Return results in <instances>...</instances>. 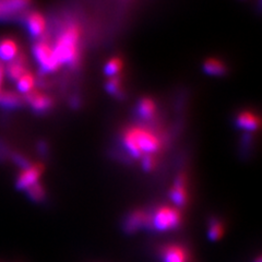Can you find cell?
Wrapping results in <instances>:
<instances>
[{
  "label": "cell",
  "instance_id": "cell-1",
  "mask_svg": "<svg viewBox=\"0 0 262 262\" xmlns=\"http://www.w3.org/2000/svg\"><path fill=\"white\" fill-rule=\"evenodd\" d=\"M124 146L133 158L140 159L144 155H153L161 147L157 134L144 128H131L124 134Z\"/></svg>",
  "mask_w": 262,
  "mask_h": 262
},
{
  "label": "cell",
  "instance_id": "cell-2",
  "mask_svg": "<svg viewBox=\"0 0 262 262\" xmlns=\"http://www.w3.org/2000/svg\"><path fill=\"white\" fill-rule=\"evenodd\" d=\"M80 28L78 24L70 23L64 27L53 47L54 54L59 64L73 66L79 57Z\"/></svg>",
  "mask_w": 262,
  "mask_h": 262
},
{
  "label": "cell",
  "instance_id": "cell-3",
  "mask_svg": "<svg viewBox=\"0 0 262 262\" xmlns=\"http://www.w3.org/2000/svg\"><path fill=\"white\" fill-rule=\"evenodd\" d=\"M182 223V213L179 209L161 207L151 214V228L158 232H168L177 228Z\"/></svg>",
  "mask_w": 262,
  "mask_h": 262
},
{
  "label": "cell",
  "instance_id": "cell-4",
  "mask_svg": "<svg viewBox=\"0 0 262 262\" xmlns=\"http://www.w3.org/2000/svg\"><path fill=\"white\" fill-rule=\"evenodd\" d=\"M33 55H34L40 69L45 72H54L60 67L54 54L53 46L45 39H40L34 44V46H33Z\"/></svg>",
  "mask_w": 262,
  "mask_h": 262
},
{
  "label": "cell",
  "instance_id": "cell-5",
  "mask_svg": "<svg viewBox=\"0 0 262 262\" xmlns=\"http://www.w3.org/2000/svg\"><path fill=\"white\" fill-rule=\"evenodd\" d=\"M124 231L126 234H135L141 228H151V214L141 210H137L131 212L130 214L125 219Z\"/></svg>",
  "mask_w": 262,
  "mask_h": 262
},
{
  "label": "cell",
  "instance_id": "cell-6",
  "mask_svg": "<svg viewBox=\"0 0 262 262\" xmlns=\"http://www.w3.org/2000/svg\"><path fill=\"white\" fill-rule=\"evenodd\" d=\"M43 170L44 167L42 164H34V165L32 164L29 168L23 169L15 182L16 189L26 190L30 186L38 183V179L42 175Z\"/></svg>",
  "mask_w": 262,
  "mask_h": 262
},
{
  "label": "cell",
  "instance_id": "cell-7",
  "mask_svg": "<svg viewBox=\"0 0 262 262\" xmlns=\"http://www.w3.org/2000/svg\"><path fill=\"white\" fill-rule=\"evenodd\" d=\"M32 0H0V20L14 18L31 5Z\"/></svg>",
  "mask_w": 262,
  "mask_h": 262
},
{
  "label": "cell",
  "instance_id": "cell-8",
  "mask_svg": "<svg viewBox=\"0 0 262 262\" xmlns=\"http://www.w3.org/2000/svg\"><path fill=\"white\" fill-rule=\"evenodd\" d=\"M187 182H186V176L184 174L179 175L175 183L173 188L170 190V199L174 202L177 209L183 208L186 206L187 200H188V193H187Z\"/></svg>",
  "mask_w": 262,
  "mask_h": 262
},
{
  "label": "cell",
  "instance_id": "cell-9",
  "mask_svg": "<svg viewBox=\"0 0 262 262\" xmlns=\"http://www.w3.org/2000/svg\"><path fill=\"white\" fill-rule=\"evenodd\" d=\"M26 27L32 37H40L46 30V21L44 15L36 11L30 12L26 18Z\"/></svg>",
  "mask_w": 262,
  "mask_h": 262
},
{
  "label": "cell",
  "instance_id": "cell-10",
  "mask_svg": "<svg viewBox=\"0 0 262 262\" xmlns=\"http://www.w3.org/2000/svg\"><path fill=\"white\" fill-rule=\"evenodd\" d=\"M27 61V56L23 53H19V55L12 61L8 63V66L5 68V75L11 81H16L20 79L24 73L28 72Z\"/></svg>",
  "mask_w": 262,
  "mask_h": 262
},
{
  "label": "cell",
  "instance_id": "cell-11",
  "mask_svg": "<svg viewBox=\"0 0 262 262\" xmlns=\"http://www.w3.org/2000/svg\"><path fill=\"white\" fill-rule=\"evenodd\" d=\"M26 101L31 105L32 110L36 113H44L52 107L53 100L49 96L36 92L33 90L32 92L26 95Z\"/></svg>",
  "mask_w": 262,
  "mask_h": 262
},
{
  "label": "cell",
  "instance_id": "cell-12",
  "mask_svg": "<svg viewBox=\"0 0 262 262\" xmlns=\"http://www.w3.org/2000/svg\"><path fill=\"white\" fill-rule=\"evenodd\" d=\"M161 255L163 262H188V252L182 246H166L163 248Z\"/></svg>",
  "mask_w": 262,
  "mask_h": 262
},
{
  "label": "cell",
  "instance_id": "cell-13",
  "mask_svg": "<svg viewBox=\"0 0 262 262\" xmlns=\"http://www.w3.org/2000/svg\"><path fill=\"white\" fill-rule=\"evenodd\" d=\"M19 55V46L11 38L0 39V62L12 61Z\"/></svg>",
  "mask_w": 262,
  "mask_h": 262
},
{
  "label": "cell",
  "instance_id": "cell-14",
  "mask_svg": "<svg viewBox=\"0 0 262 262\" xmlns=\"http://www.w3.org/2000/svg\"><path fill=\"white\" fill-rule=\"evenodd\" d=\"M23 104V98L20 94L12 91L0 92V107L4 110L11 111L20 107Z\"/></svg>",
  "mask_w": 262,
  "mask_h": 262
},
{
  "label": "cell",
  "instance_id": "cell-15",
  "mask_svg": "<svg viewBox=\"0 0 262 262\" xmlns=\"http://www.w3.org/2000/svg\"><path fill=\"white\" fill-rule=\"evenodd\" d=\"M236 125L241 129L248 130V131H255L258 129L260 125L259 118L249 112H244L237 116Z\"/></svg>",
  "mask_w": 262,
  "mask_h": 262
},
{
  "label": "cell",
  "instance_id": "cell-16",
  "mask_svg": "<svg viewBox=\"0 0 262 262\" xmlns=\"http://www.w3.org/2000/svg\"><path fill=\"white\" fill-rule=\"evenodd\" d=\"M35 85V78L32 75L31 72H27L24 75L16 80V89H18L19 93L27 95L30 92H32L34 90Z\"/></svg>",
  "mask_w": 262,
  "mask_h": 262
},
{
  "label": "cell",
  "instance_id": "cell-17",
  "mask_svg": "<svg viewBox=\"0 0 262 262\" xmlns=\"http://www.w3.org/2000/svg\"><path fill=\"white\" fill-rule=\"evenodd\" d=\"M224 234V226L222 222L219 219H211L209 221V229H208V236L209 239L212 242L219 241Z\"/></svg>",
  "mask_w": 262,
  "mask_h": 262
},
{
  "label": "cell",
  "instance_id": "cell-18",
  "mask_svg": "<svg viewBox=\"0 0 262 262\" xmlns=\"http://www.w3.org/2000/svg\"><path fill=\"white\" fill-rule=\"evenodd\" d=\"M138 113L142 119H151L155 113V104L151 98H142L139 103Z\"/></svg>",
  "mask_w": 262,
  "mask_h": 262
},
{
  "label": "cell",
  "instance_id": "cell-19",
  "mask_svg": "<svg viewBox=\"0 0 262 262\" xmlns=\"http://www.w3.org/2000/svg\"><path fill=\"white\" fill-rule=\"evenodd\" d=\"M24 191L27 192L28 198L33 202L38 203V202H43L45 200V194H46L45 189L39 183H36L34 185L30 186Z\"/></svg>",
  "mask_w": 262,
  "mask_h": 262
},
{
  "label": "cell",
  "instance_id": "cell-20",
  "mask_svg": "<svg viewBox=\"0 0 262 262\" xmlns=\"http://www.w3.org/2000/svg\"><path fill=\"white\" fill-rule=\"evenodd\" d=\"M203 69L211 76H222L225 72V66L216 59H210L203 64Z\"/></svg>",
  "mask_w": 262,
  "mask_h": 262
},
{
  "label": "cell",
  "instance_id": "cell-21",
  "mask_svg": "<svg viewBox=\"0 0 262 262\" xmlns=\"http://www.w3.org/2000/svg\"><path fill=\"white\" fill-rule=\"evenodd\" d=\"M122 67V61L119 58H113L111 59L107 63H106L105 68H104V72L106 76H108L111 78L115 77L117 73L120 71Z\"/></svg>",
  "mask_w": 262,
  "mask_h": 262
},
{
  "label": "cell",
  "instance_id": "cell-22",
  "mask_svg": "<svg viewBox=\"0 0 262 262\" xmlns=\"http://www.w3.org/2000/svg\"><path fill=\"white\" fill-rule=\"evenodd\" d=\"M9 158L12 160V162L15 164V165H18L19 167H21L22 170L29 168L32 165L31 162L26 157H23V155L20 154V153H16V152L10 153Z\"/></svg>",
  "mask_w": 262,
  "mask_h": 262
},
{
  "label": "cell",
  "instance_id": "cell-23",
  "mask_svg": "<svg viewBox=\"0 0 262 262\" xmlns=\"http://www.w3.org/2000/svg\"><path fill=\"white\" fill-rule=\"evenodd\" d=\"M106 89L111 94L117 95L119 93V89H120V81L118 78L113 77L111 80H108L107 83H106Z\"/></svg>",
  "mask_w": 262,
  "mask_h": 262
},
{
  "label": "cell",
  "instance_id": "cell-24",
  "mask_svg": "<svg viewBox=\"0 0 262 262\" xmlns=\"http://www.w3.org/2000/svg\"><path fill=\"white\" fill-rule=\"evenodd\" d=\"M155 165H157V160L154 159L153 155H144V157H142V167L145 171H151Z\"/></svg>",
  "mask_w": 262,
  "mask_h": 262
},
{
  "label": "cell",
  "instance_id": "cell-25",
  "mask_svg": "<svg viewBox=\"0 0 262 262\" xmlns=\"http://www.w3.org/2000/svg\"><path fill=\"white\" fill-rule=\"evenodd\" d=\"M9 157V149H8L7 144L0 139V163H4Z\"/></svg>",
  "mask_w": 262,
  "mask_h": 262
},
{
  "label": "cell",
  "instance_id": "cell-26",
  "mask_svg": "<svg viewBox=\"0 0 262 262\" xmlns=\"http://www.w3.org/2000/svg\"><path fill=\"white\" fill-rule=\"evenodd\" d=\"M4 78H5V67H4V64L0 62V92H2V85H3Z\"/></svg>",
  "mask_w": 262,
  "mask_h": 262
},
{
  "label": "cell",
  "instance_id": "cell-27",
  "mask_svg": "<svg viewBox=\"0 0 262 262\" xmlns=\"http://www.w3.org/2000/svg\"><path fill=\"white\" fill-rule=\"evenodd\" d=\"M255 262H261V258H260V257H259V258H257V260H256Z\"/></svg>",
  "mask_w": 262,
  "mask_h": 262
}]
</instances>
